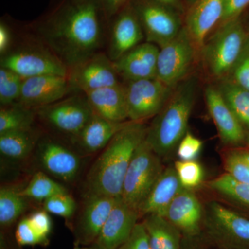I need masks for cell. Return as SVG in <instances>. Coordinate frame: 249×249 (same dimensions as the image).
<instances>
[{"mask_svg":"<svg viewBox=\"0 0 249 249\" xmlns=\"http://www.w3.org/2000/svg\"><path fill=\"white\" fill-rule=\"evenodd\" d=\"M102 11L92 0H67L37 27V36L68 68L101 52L106 42Z\"/></svg>","mask_w":249,"mask_h":249,"instance_id":"1","label":"cell"},{"mask_svg":"<svg viewBox=\"0 0 249 249\" xmlns=\"http://www.w3.org/2000/svg\"><path fill=\"white\" fill-rule=\"evenodd\" d=\"M147 129L142 122L129 121L113 137L88 173L87 196H121L129 163L137 147L146 138Z\"/></svg>","mask_w":249,"mask_h":249,"instance_id":"2","label":"cell"},{"mask_svg":"<svg viewBox=\"0 0 249 249\" xmlns=\"http://www.w3.org/2000/svg\"><path fill=\"white\" fill-rule=\"evenodd\" d=\"M196 90V78L182 80L174 88L165 106L148 126L145 141L160 158L170 157L188 132Z\"/></svg>","mask_w":249,"mask_h":249,"instance_id":"3","label":"cell"},{"mask_svg":"<svg viewBox=\"0 0 249 249\" xmlns=\"http://www.w3.org/2000/svg\"><path fill=\"white\" fill-rule=\"evenodd\" d=\"M249 34L240 18L219 26L201 49L210 76L218 82L227 78L240 58Z\"/></svg>","mask_w":249,"mask_h":249,"instance_id":"4","label":"cell"},{"mask_svg":"<svg viewBox=\"0 0 249 249\" xmlns=\"http://www.w3.org/2000/svg\"><path fill=\"white\" fill-rule=\"evenodd\" d=\"M164 168L161 158L143 141L137 147L124 177L121 198L138 211Z\"/></svg>","mask_w":249,"mask_h":249,"instance_id":"5","label":"cell"},{"mask_svg":"<svg viewBox=\"0 0 249 249\" xmlns=\"http://www.w3.org/2000/svg\"><path fill=\"white\" fill-rule=\"evenodd\" d=\"M0 65L24 79L45 75L68 76L69 74L68 68L63 62L42 43L29 44L10 49L1 55Z\"/></svg>","mask_w":249,"mask_h":249,"instance_id":"6","label":"cell"},{"mask_svg":"<svg viewBox=\"0 0 249 249\" xmlns=\"http://www.w3.org/2000/svg\"><path fill=\"white\" fill-rule=\"evenodd\" d=\"M36 116L52 129L74 138L94 112L85 93L70 94L57 102L35 109Z\"/></svg>","mask_w":249,"mask_h":249,"instance_id":"7","label":"cell"},{"mask_svg":"<svg viewBox=\"0 0 249 249\" xmlns=\"http://www.w3.org/2000/svg\"><path fill=\"white\" fill-rule=\"evenodd\" d=\"M208 235L225 249H249V219L219 203L208 206L205 217Z\"/></svg>","mask_w":249,"mask_h":249,"instance_id":"8","label":"cell"},{"mask_svg":"<svg viewBox=\"0 0 249 249\" xmlns=\"http://www.w3.org/2000/svg\"><path fill=\"white\" fill-rule=\"evenodd\" d=\"M198 49L183 27L175 38L160 47L157 78L175 88L186 79Z\"/></svg>","mask_w":249,"mask_h":249,"instance_id":"9","label":"cell"},{"mask_svg":"<svg viewBox=\"0 0 249 249\" xmlns=\"http://www.w3.org/2000/svg\"><path fill=\"white\" fill-rule=\"evenodd\" d=\"M125 82L124 85L128 119L133 122H143L155 117L165 106L174 89L158 78Z\"/></svg>","mask_w":249,"mask_h":249,"instance_id":"10","label":"cell"},{"mask_svg":"<svg viewBox=\"0 0 249 249\" xmlns=\"http://www.w3.org/2000/svg\"><path fill=\"white\" fill-rule=\"evenodd\" d=\"M138 17L147 42L159 47L175 38L183 29L176 11L150 0H133L132 5Z\"/></svg>","mask_w":249,"mask_h":249,"instance_id":"11","label":"cell"},{"mask_svg":"<svg viewBox=\"0 0 249 249\" xmlns=\"http://www.w3.org/2000/svg\"><path fill=\"white\" fill-rule=\"evenodd\" d=\"M114 62L99 52L71 69L68 78L75 93L89 91L121 84Z\"/></svg>","mask_w":249,"mask_h":249,"instance_id":"12","label":"cell"},{"mask_svg":"<svg viewBox=\"0 0 249 249\" xmlns=\"http://www.w3.org/2000/svg\"><path fill=\"white\" fill-rule=\"evenodd\" d=\"M75 93L68 76L45 75L23 80L18 103L31 109L45 107Z\"/></svg>","mask_w":249,"mask_h":249,"instance_id":"13","label":"cell"},{"mask_svg":"<svg viewBox=\"0 0 249 249\" xmlns=\"http://www.w3.org/2000/svg\"><path fill=\"white\" fill-rule=\"evenodd\" d=\"M143 29L132 6H127L116 16L108 41L107 55L116 61L142 44Z\"/></svg>","mask_w":249,"mask_h":249,"instance_id":"14","label":"cell"},{"mask_svg":"<svg viewBox=\"0 0 249 249\" xmlns=\"http://www.w3.org/2000/svg\"><path fill=\"white\" fill-rule=\"evenodd\" d=\"M205 98L223 143L236 146L243 142L246 139L243 125L229 107L217 87H206Z\"/></svg>","mask_w":249,"mask_h":249,"instance_id":"15","label":"cell"},{"mask_svg":"<svg viewBox=\"0 0 249 249\" xmlns=\"http://www.w3.org/2000/svg\"><path fill=\"white\" fill-rule=\"evenodd\" d=\"M139 217L138 211L125 204L121 196L116 198L94 245L103 249H117L128 239Z\"/></svg>","mask_w":249,"mask_h":249,"instance_id":"16","label":"cell"},{"mask_svg":"<svg viewBox=\"0 0 249 249\" xmlns=\"http://www.w3.org/2000/svg\"><path fill=\"white\" fill-rule=\"evenodd\" d=\"M225 0H196L186 18L185 29L201 51L210 33L219 26L224 16Z\"/></svg>","mask_w":249,"mask_h":249,"instance_id":"17","label":"cell"},{"mask_svg":"<svg viewBox=\"0 0 249 249\" xmlns=\"http://www.w3.org/2000/svg\"><path fill=\"white\" fill-rule=\"evenodd\" d=\"M160 47L142 43L114 62L116 71L124 81L157 78Z\"/></svg>","mask_w":249,"mask_h":249,"instance_id":"18","label":"cell"},{"mask_svg":"<svg viewBox=\"0 0 249 249\" xmlns=\"http://www.w3.org/2000/svg\"><path fill=\"white\" fill-rule=\"evenodd\" d=\"M116 198L99 195L87 196L84 209L75 231L78 244L88 245L96 242L115 204Z\"/></svg>","mask_w":249,"mask_h":249,"instance_id":"19","label":"cell"},{"mask_svg":"<svg viewBox=\"0 0 249 249\" xmlns=\"http://www.w3.org/2000/svg\"><path fill=\"white\" fill-rule=\"evenodd\" d=\"M202 217L200 201L192 191L184 188L174 199L165 216L186 238L199 235Z\"/></svg>","mask_w":249,"mask_h":249,"instance_id":"20","label":"cell"},{"mask_svg":"<svg viewBox=\"0 0 249 249\" xmlns=\"http://www.w3.org/2000/svg\"><path fill=\"white\" fill-rule=\"evenodd\" d=\"M37 155L42 168L62 181H71L78 175L79 157L60 142L45 139L39 144Z\"/></svg>","mask_w":249,"mask_h":249,"instance_id":"21","label":"cell"},{"mask_svg":"<svg viewBox=\"0 0 249 249\" xmlns=\"http://www.w3.org/2000/svg\"><path fill=\"white\" fill-rule=\"evenodd\" d=\"M183 189L175 167H167L139 208V214H154L165 217L170 205Z\"/></svg>","mask_w":249,"mask_h":249,"instance_id":"22","label":"cell"},{"mask_svg":"<svg viewBox=\"0 0 249 249\" xmlns=\"http://www.w3.org/2000/svg\"><path fill=\"white\" fill-rule=\"evenodd\" d=\"M94 114L114 122L128 119L125 91L123 83L85 93Z\"/></svg>","mask_w":249,"mask_h":249,"instance_id":"23","label":"cell"},{"mask_svg":"<svg viewBox=\"0 0 249 249\" xmlns=\"http://www.w3.org/2000/svg\"><path fill=\"white\" fill-rule=\"evenodd\" d=\"M129 121L114 122L94 114L84 128L73 139L85 151L96 152L107 146L113 137Z\"/></svg>","mask_w":249,"mask_h":249,"instance_id":"24","label":"cell"},{"mask_svg":"<svg viewBox=\"0 0 249 249\" xmlns=\"http://www.w3.org/2000/svg\"><path fill=\"white\" fill-rule=\"evenodd\" d=\"M152 249H181L182 234L165 217L147 214L142 221Z\"/></svg>","mask_w":249,"mask_h":249,"instance_id":"25","label":"cell"},{"mask_svg":"<svg viewBox=\"0 0 249 249\" xmlns=\"http://www.w3.org/2000/svg\"><path fill=\"white\" fill-rule=\"evenodd\" d=\"M37 142L33 129L14 131L0 134V152L14 160H22L29 155Z\"/></svg>","mask_w":249,"mask_h":249,"instance_id":"26","label":"cell"},{"mask_svg":"<svg viewBox=\"0 0 249 249\" xmlns=\"http://www.w3.org/2000/svg\"><path fill=\"white\" fill-rule=\"evenodd\" d=\"M35 116V109L25 107L18 103L1 106L0 134L33 129Z\"/></svg>","mask_w":249,"mask_h":249,"instance_id":"27","label":"cell"},{"mask_svg":"<svg viewBox=\"0 0 249 249\" xmlns=\"http://www.w3.org/2000/svg\"><path fill=\"white\" fill-rule=\"evenodd\" d=\"M217 87L244 128L249 129V91L227 80L218 82Z\"/></svg>","mask_w":249,"mask_h":249,"instance_id":"28","label":"cell"},{"mask_svg":"<svg viewBox=\"0 0 249 249\" xmlns=\"http://www.w3.org/2000/svg\"><path fill=\"white\" fill-rule=\"evenodd\" d=\"M27 198L14 188L1 187L0 190V224L9 227L19 218L27 209Z\"/></svg>","mask_w":249,"mask_h":249,"instance_id":"29","label":"cell"},{"mask_svg":"<svg viewBox=\"0 0 249 249\" xmlns=\"http://www.w3.org/2000/svg\"><path fill=\"white\" fill-rule=\"evenodd\" d=\"M19 193L25 198L45 201L57 195L66 193L67 191L62 185L49 178L45 173L38 172L33 176L29 184Z\"/></svg>","mask_w":249,"mask_h":249,"instance_id":"30","label":"cell"},{"mask_svg":"<svg viewBox=\"0 0 249 249\" xmlns=\"http://www.w3.org/2000/svg\"><path fill=\"white\" fill-rule=\"evenodd\" d=\"M211 189L219 194L249 207V184L240 182L224 173L208 183Z\"/></svg>","mask_w":249,"mask_h":249,"instance_id":"31","label":"cell"},{"mask_svg":"<svg viewBox=\"0 0 249 249\" xmlns=\"http://www.w3.org/2000/svg\"><path fill=\"white\" fill-rule=\"evenodd\" d=\"M24 78L15 72L0 67V103L1 106L18 103L20 97Z\"/></svg>","mask_w":249,"mask_h":249,"instance_id":"32","label":"cell"},{"mask_svg":"<svg viewBox=\"0 0 249 249\" xmlns=\"http://www.w3.org/2000/svg\"><path fill=\"white\" fill-rule=\"evenodd\" d=\"M224 168L232 178L249 184V151L231 150L224 156Z\"/></svg>","mask_w":249,"mask_h":249,"instance_id":"33","label":"cell"},{"mask_svg":"<svg viewBox=\"0 0 249 249\" xmlns=\"http://www.w3.org/2000/svg\"><path fill=\"white\" fill-rule=\"evenodd\" d=\"M174 167L184 189L192 191L200 186L204 180V169L200 163L196 160H177Z\"/></svg>","mask_w":249,"mask_h":249,"instance_id":"34","label":"cell"},{"mask_svg":"<svg viewBox=\"0 0 249 249\" xmlns=\"http://www.w3.org/2000/svg\"><path fill=\"white\" fill-rule=\"evenodd\" d=\"M44 209L49 213L70 218L76 211V204L74 199L68 193H62L44 201Z\"/></svg>","mask_w":249,"mask_h":249,"instance_id":"35","label":"cell"},{"mask_svg":"<svg viewBox=\"0 0 249 249\" xmlns=\"http://www.w3.org/2000/svg\"><path fill=\"white\" fill-rule=\"evenodd\" d=\"M224 80H229L249 91V34L238 61Z\"/></svg>","mask_w":249,"mask_h":249,"instance_id":"36","label":"cell"},{"mask_svg":"<svg viewBox=\"0 0 249 249\" xmlns=\"http://www.w3.org/2000/svg\"><path fill=\"white\" fill-rule=\"evenodd\" d=\"M203 147V142L191 132H187L177 147V155L181 160H196Z\"/></svg>","mask_w":249,"mask_h":249,"instance_id":"37","label":"cell"},{"mask_svg":"<svg viewBox=\"0 0 249 249\" xmlns=\"http://www.w3.org/2000/svg\"><path fill=\"white\" fill-rule=\"evenodd\" d=\"M16 238L18 245L20 246L47 245L48 242L37 234L28 217L24 218L18 224Z\"/></svg>","mask_w":249,"mask_h":249,"instance_id":"38","label":"cell"},{"mask_svg":"<svg viewBox=\"0 0 249 249\" xmlns=\"http://www.w3.org/2000/svg\"><path fill=\"white\" fill-rule=\"evenodd\" d=\"M117 249H152L142 222L136 224L128 239Z\"/></svg>","mask_w":249,"mask_h":249,"instance_id":"39","label":"cell"},{"mask_svg":"<svg viewBox=\"0 0 249 249\" xmlns=\"http://www.w3.org/2000/svg\"><path fill=\"white\" fill-rule=\"evenodd\" d=\"M49 213L45 211H38L34 213L29 218L31 225L41 237L48 242V236L52 231V219Z\"/></svg>","mask_w":249,"mask_h":249,"instance_id":"40","label":"cell"},{"mask_svg":"<svg viewBox=\"0 0 249 249\" xmlns=\"http://www.w3.org/2000/svg\"><path fill=\"white\" fill-rule=\"evenodd\" d=\"M249 5V0H225L224 16L219 26L240 18Z\"/></svg>","mask_w":249,"mask_h":249,"instance_id":"41","label":"cell"},{"mask_svg":"<svg viewBox=\"0 0 249 249\" xmlns=\"http://www.w3.org/2000/svg\"><path fill=\"white\" fill-rule=\"evenodd\" d=\"M102 11L107 20L114 17L127 6L131 0H92Z\"/></svg>","mask_w":249,"mask_h":249,"instance_id":"42","label":"cell"},{"mask_svg":"<svg viewBox=\"0 0 249 249\" xmlns=\"http://www.w3.org/2000/svg\"><path fill=\"white\" fill-rule=\"evenodd\" d=\"M11 41H12V37H11V31H10L9 27L1 22L0 24V54L1 55L7 53L11 49Z\"/></svg>","mask_w":249,"mask_h":249,"instance_id":"43","label":"cell"},{"mask_svg":"<svg viewBox=\"0 0 249 249\" xmlns=\"http://www.w3.org/2000/svg\"><path fill=\"white\" fill-rule=\"evenodd\" d=\"M150 1L164 5L176 11H183V6L181 0H150Z\"/></svg>","mask_w":249,"mask_h":249,"instance_id":"44","label":"cell"},{"mask_svg":"<svg viewBox=\"0 0 249 249\" xmlns=\"http://www.w3.org/2000/svg\"><path fill=\"white\" fill-rule=\"evenodd\" d=\"M195 238H186L184 237V240H182V245L181 249H201L199 246L196 245Z\"/></svg>","mask_w":249,"mask_h":249,"instance_id":"45","label":"cell"},{"mask_svg":"<svg viewBox=\"0 0 249 249\" xmlns=\"http://www.w3.org/2000/svg\"><path fill=\"white\" fill-rule=\"evenodd\" d=\"M76 249H98V248L94 245V247H93V248H88V247H85V248H76Z\"/></svg>","mask_w":249,"mask_h":249,"instance_id":"46","label":"cell"},{"mask_svg":"<svg viewBox=\"0 0 249 249\" xmlns=\"http://www.w3.org/2000/svg\"><path fill=\"white\" fill-rule=\"evenodd\" d=\"M186 1H188V2L191 3V4H193V3L196 2V0H186Z\"/></svg>","mask_w":249,"mask_h":249,"instance_id":"47","label":"cell"},{"mask_svg":"<svg viewBox=\"0 0 249 249\" xmlns=\"http://www.w3.org/2000/svg\"><path fill=\"white\" fill-rule=\"evenodd\" d=\"M247 143H248V145L249 147V134L248 137H247Z\"/></svg>","mask_w":249,"mask_h":249,"instance_id":"48","label":"cell"},{"mask_svg":"<svg viewBox=\"0 0 249 249\" xmlns=\"http://www.w3.org/2000/svg\"><path fill=\"white\" fill-rule=\"evenodd\" d=\"M95 246H96V247H97L98 249H103L102 248H100V247H98V246H96V245H95Z\"/></svg>","mask_w":249,"mask_h":249,"instance_id":"49","label":"cell"}]
</instances>
